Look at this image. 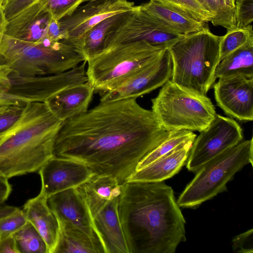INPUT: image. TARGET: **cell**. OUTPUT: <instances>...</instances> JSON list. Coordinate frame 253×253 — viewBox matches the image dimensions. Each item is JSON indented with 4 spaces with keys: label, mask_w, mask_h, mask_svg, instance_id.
Segmentation results:
<instances>
[{
    "label": "cell",
    "mask_w": 253,
    "mask_h": 253,
    "mask_svg": "<svg viewBox=\"0 0 253 253\" xmlns=\"http://www.w3.org/2000/svg\"><path fill=\"white\" fill-rule=\"evenodd\" d=\"M136 99L100 102L63 122L54 139V156L81 162L95 174L111 176L120 184L126 181L139 163L170 133Z\"/></svg>",
    "instance_id": "cell-1"
},
{
    "label": "cell",
    "mask_w": 253,
    "mask_h": 253,
    "mask_svg": "<svg viewBox=\"0 0 253 253\" xmlns=\"http://www.w3.org/2000/svg\"><path fill=\"white\" fill-rule=\"evenodd\" d=\"M119 212L129 253H174L186 240L185 219L164 181L122 183Z\"/></svg>",
    "instance_id": "cell-2"
},
{
    "label": "cell",
    "mask_w": 253,
    "mask_h": 253,
    "mask_svg": "<svg viewBox=\"0 0 253 253\" xmlns=\"http://www.w3.org/2000/svg\"><path fill=\"white\" fill-rule=\"evenodd\" d=\"M62 122L45 102H29L17 121L2 131L0 173L8 179L38 172L53 155V145Z\"/></svg>",
    "instance_id": "cell-3"
},
{
    "label": "cell",
    "mask_w": 253,
    "mask_h": 253,
    "mask_svg": "<svg viewBox=\"0 0 253 253\" xmlns=\"http://www.w3.org/2000/svg\"><path fill=\"white\" fill-rule=\"evenodd\" d=\"M222 36L212 33L207 25L187 35L169 48L172 63L171 80L189 91L206 95L215 82L220 62L219 44Z\"/></svg>",
    "instance_id": "cell-4"
},
{
    "label": "cell",
    "mask_w": 253,
    "mask_h": 253,
    "mask_svg": "<svg viewBox=\"0 0 253 253\" xmlns=\"http://www.w3.org/2000/svg\"><path fill=\"white\" fill-rule=\"evenodd\" d=\"M0 55L12 72L25 77L63 73L85 61L79 50L62 41L45 45L6 34L0 44Z\"/></svg>",
    "instance_id": "cell-5"
},
{
    "label": "cell",
    "mask_w": 253,
    "mask_h": 253,
    "mask_svg": "<svg viewBox=\"0 0 253 253\" xmlns=\"http://www.w3.org/2000/svg\"><path fill=\"white\" fill-rule=\"evenodd\" d=\"M166 48L143 41L105 48L87 61V82L101 93L119 86L133 74L160 56Z\"/></svg>",
    "instance_id": "cell-6"
},
{
    "label": "cell",
    "mask_w": 253,
    "mask_h": 253,
    "mask_svg": "<svg viewBox=\"0 0 253 253\" xmlns=\"http://www.w3.org/2000/svg\"><path fill=\"white\" fill-rule=\"evenodd\" d=\"M122 184L95 174L76 188L82 196L106 253H129L119 212Z\"/></svg>",
    "instance_id": "cell-7"
},
{
    "label": "cell",
    "mask_w": 253,
    "mask_h": 253,
    "mask_svg": "<svg viewBox=\"0 0 253 253\" xmlns=\"http://www.w3.org/2000/svg\"><path fill=\"white\" fill-rule=\"evenodd\" d=\"M253 141L242 140L213 157L196 172L180 195L179 207L194 208L226 190L227 183L248 164L253 166Z\"/></svg>",
    "instance_id": "cell-8"
},
{
    "label": "cell",
    "mask_w": 253,
    "mask_h": 253,
    "mask_svg": "<svg viewBox=\"0 0 253 253\" xmlns=\"http://www.w3.org/2000/svg\"><path fill=\"white\" fill-rule=\"evenodd\" d=\"M161 87L151 99L152 111L167 130L201 132L214 119L215 107L207 95L185 89L171 80Z\"/></svg>",
    "instance_id": "cell-9"
},
{
    "label": "cell",
    "mask_w": 253,
    "mask_h": 253,
    "mask_svg": "<svg viewBox=\"0 0 253 253\" xmlns=\"http://www.w3.org/2000/svg\"><path fill=\"white\" fill-rule=\"evenodd\" d=\"M196 137L186 167L195 172L206 162L242 140V127L233 118L216 114L209 126Z\"/></svg>",
    "instance_id": "cell-10"
},
{
    "label": "cell",
    "mask_w": 253,
    "mask_h": 253,
    "mask_svg": "<svg viewBox=\"0 0 253 253\" xmlns=\"http://www.w3.org/2000/svg\"><path fill=\"white\" fill-rule=\"evenodd\" d=\"M86 61L66 72L45 76L25 77L11 72L10 88L7 93L25 103L45 102L67 87L87 81Z\"/></svg>",
    "instance_id": "cell-11"
},
{
    "label": "cell",
    "mask_w": 253,
    "mask_h": 253,
    "mask_svg": "<svg viewBox=\"0 0 253 253\" xmlns=\"http://www.w3.org/2000/svg\"><path fill=\"white\" fill-rule=\"evenodd\" d=\"M129 0H89L60 21V41L75 47L90 29L105 19L136 9Z\"/></svg>",
    "instance_id": "cell-12"
},
{
    "label": "cell",
    "mask_w": 253,
    "mask_h": 253,
    "mask_svg": "<svg viewBox=\"0 0 253 253\" xmlns=\"http://www.w3.org/2000/svg\"><path fill=\"white\" fill-rule=\"evenodd\" d=\"M184 36L161 26L137 6L124 21L106 36L103 49L119 43L139 41L169 48Z\"/></svg>",
    "instance_id": "cell-13"
},
{
    "label": "cell",
    "mask_w": 253,
    "mask_h": 253,
    "mask_svg": "<svg viewBox=\"0 0 253 253\" xmlns=\"http://www.w3.org/2000/svg\"><path fill=\"white\" fill-rule=\"evenodd\" d=\"M172 63L169 48L119 86L101 93L100 102L135 98L162 86L172 77Z\"/></svg>",
    "instance_id": "cell-14"
},
{
    "label": "cell",
    "mask_w": 253,
    "mask_h": 253,
    "mask_svg": "<svg viewBox=\"0 0 253 253\" xmlns=\"http://www.w3.org/2000/svg\"><path fill=\"white\" fill-rule=\"evenodd\" d=\"M212 87L216 104L225 114L240 122L253 121V78H220Z\"/></svg>",
    "instance_id": "cell-15"
},
{
    "label": "cell",
    "mask_w": 253,
    "mask_h": 253,
    "mask_svg": "<svg viewBox=\"0 0 253 253\" xmlns=\"http://www.w3.org/2000/svg\"><path fill=\"white\" fill-rule=\"evenodd\" d=\"M41 189L47 198L57 193L76 188L85 182L95 173L79 161L53 156L40 169Z\"/></svg>",
    "instance_id": "cell-16"
},
{
    "label": "cell",
    "mask_w": 253,
    "mask_h": 253,
    "mask_svg": "<svg viewBox=\"0 0 253 253\" xmlns=\"http://www.w3.org/2000/svg\"><path fill=\"white\" fill-rule=\"evenodd\" d=\"M47 203L58 219L66 221L100 244L106 251L94 227L85 204L76 188L54 194L47 198Z\"/></svg>",
    "instance_id": "cell-17"
},
{
    "label": "cell",
    "mask_w": 253,
    "mask_h": 253,
    "mask_svg": "<svg viewBox=\"0 0 253 253\" xmlns=\"http://www.w3.org/2000/svg\"><path fill=\"white\" fill-rule=\"evenodd\" d=\"M23 211L28 221L31 223L44 241L48 253H54L59 237L58 219L47 203V197L41 189L35 197L25 203Z\"/></svg>",
    "instance_id": "cell-18"
},
{
    "label": "cell",
    "mask_w": 253,
    "mask_h": 253,
    "mask_svg": "<svg viewBox=\"0 0 253 253\" xmlns=\"http://www.w3.org/2000/svg\"><path fill=\"white\" fill-rule=\"evenodd\" d=\"M194 141L181 144L147 166L135 170L126 181L160 182L171 178L185 165Z\"/></svg>",
    "instance_id": "cell-19"
},
{
    "label": "cell",
    "mask_w": 253,
    "mask_h": 253,
    "mask_svg": "<svg viewBox=\"0 0 253 253\" xmlns=\"http://www.w3.org/2000/svg\"><path fill=\"white\" fill-rule=\"evenodd\" d=\"M94 90L87 81L59 91L45 102L53 114L61 122L88 110Z\"/></svg>",
    "instance_id": "cell-20"
},
{
    "label": "cell",
    "mask_w": 253,
    "mask_h": 253,
    "mask_svg": "<svg viewBox=\"0 0 253 253\" xmlns=\"http://www.w3.org/2000/svg\"><path fill=\"white\" fill-rule=\"evenodd\" d=\"M138 6L161 26L183 36L198 32L207 25V23L189 18L150 0Z\"/></svg>",
    "instance_id": "cell-21"
},
{
    "label": "cell",
    "mask_w": 253,
    "mask_h": 253,
    "mask_svg": "<svg viewBox=\"0 0 253 253\" xmlns=\"http://www.w3.org/2000/svg\"><path fill=\"white\" fill-rule=\"evenodd\" d=\"M57 219L59 233L54 253H105L102 246L87 234L71 223Z\"/></svg>",
    "instance_id": "cell-22"
},
{
    "label": "cell",
    "mask_w": 253,
    "mask_h": 253,
    "mask_svg": "<svg viewBox=\"0 0 253 253\" xmlns=\"http://www.w3.org/2000/svg\"><path fill=\"white\" fill-rule=\"evenodd\" d=\"M132 11L108 17L96 25L83 36L76 44L75 48L82 53L86 62L103 49L106 36L124 21Z\"/></svg>",
    "instance_id": "cell-23"
},
{
    "label": "cell",
    "mask_w": 253,
    "mask_h": 253,
    "mask_svg": "<svg viewBox=\"0 0 253 253\" xmlns=\"http://www.w3.org/2000/svg\"><path fill=\"white\" fill-rule=\"evenodd\" d=\"M253 78V40L233 51L218 64L215 78Z\"/></svg>",
    "instance_id": "cell-24"
},
{
    "label": "cell",
    "mask_w": 253,
    "mask_h": 253,
    "mask_svg": "<svg viewBox=\"0 0 253 253\" xmlns=\"http://www.w3.org/2000/svg\"><path fill=\"white\" fill-rule=\"evenodd\" d=\"M162 7L179 13L194 20L207 23L214 16L196 0H150Z\"/></svg>",
    "instance_id": "cell-25"
},
{
    "label": "cell",
    "mask_w": 253,
    "mask_h": 253,
    "mask_svg": "<svg viewBox=\"0 0 253 253\" xmlns=\"http://www.w3.org/2000/svg\"><path fill=\"white\" fill-rule=\"evenodd\" d=\"M13 236L18 253H48L44 241L28 221Z\"/></svg>",
    "instance_id": "cell-26"
},
{
    "label": "cell",
    "mask_w": 253,
    "mask_h": 253,
    "mask_svg": "<svg viewBox=\"0 0 253 253\" xmlns=\"http://www.w3.org/2000/svg\"><path fill=\"white\" fill-rule=\"evenodd\" d=\"M196 136L193 131L190 130L170 131L169 135L164 141L139 163L135 170L147 166L181 144L190 140H194Z\"/></svg>",
    "instance_id": "cell-27"
},
{
    "label": "cell",
    "mask_w": 253,
    "mask_h": 253,
    "mask_svg": "<svg viewBox=\"0 0 253 253\" xmlns=\"http://www.w3.org/2000/svg\"><path fill=\"white\" fill-rule=\"evenodd\" d=\"M253 40V27L251 24L244 28L236 27L227 30L219 44L220 61L227 55Z\"/></svg>",
    "instance_id": "cell-28"
},
{
    "label": "cell",
    "mask_w": 253,
    "mask_h": 253,
    "mask_svg": "<svg viewBox=\"0 0 253 253\" xmlns=\"http://www.w3.org/2000/svg\"><path fill=\"white\" fill-rule=\"evenodd\" d=\"M89 0H39L42 15L48 13L51 18L60 21L72 15L81 4Z\"/></svg>",
    "instance_id": "cell-29"
},
{
    "label": "cell",
    "mask_w": 253,
    "mask_h": 253,
    "mask_svg": "<svg viewBox=\"0 0 253 253\" xmlns=\"http://www.w3.org/2000/svg\"><path fill=\"white\" fill-rule=\"evenodd\" d=\"M51 18L48 13L41 15L14 37L34 43L41 42L46 38Z\"/></svg>",
    "instance_id": "cell-30"
},
{
    "label": "cell",
    "mask_w": 253,
    "mask_h": 253,
    "mask_svg": "<svg viewBox=\"0 0 253 253\" xmlns=\"http://www.w3.org/2000/svg\"><path fill=\"white\" fill-rule=\"evenodd\" d=\"M204 8L214 16L211 23L230 30L236 27L235 17L220 4L218 0H196Z\"/></svg>",
    "instance_id": "cell-31"
},
{
    "label": "cell",
    "mask_w": 253,
    "mask_h": 253,
    "mask_svg": "<svg viewBox=\"0 0 253 253\" xmlns=\"http://www.w3.org/2000/svg\"><path fill=\"white\" fill-rule=\"evenodd\" d=\"M27 221L23 210L17 208L12 213L0 219V237L12 235Z\"/></svg>",
    "instance_id": "cell-32"
},
{
    "label": "cell",
    "mask_w": 253,
    "mask_h": 253,
    "mask_svg": "<svg viewBox=\"0 0 253 253\" xmlns=\"http://www.w3.org/2000/svg\"><path fill=\"white\" fill-rule=\"evenodd\" d=\"M253 0H235L236 27L244 28L253 21Z\"/></svg>",
    "instance_id": "cell-33"
},
{
    "label": "cell",
    "mask_w": 253,
    "mask_h": 253,
    "mask_svg": "<svg viewBox=\"0 0 253 253\" xmlns=\"http://www.w3.org/2000/svg\"><path fill=\"white\" fill-rule=\"evenodd\" d=\"M234 252L241 253L253 252V229H251L235 237L232 241Z\"/></svg>",
    "instance_id": "cell-34"
},
{
    "label": "cell",
    "mask_w": 253,
    "mask_h": 253,
    "mask_svg": "<svg viewBox=\"0 0 253 253\" xmlns=\"http://www.w3.org/2000/svg\"><path fill=\"white\" fill-rule=\"evenodd\" d=\"M26 103L12 95L0 94V115L20 111Z\"/></svg>",
    "instance_id": "cell-35"
},
{
    "label": "cell",
    "mask_w": 253,
    "mask_h": 253,
    "mask_svg": "<svg viewBox=\"0 0 253 253\" xmlns=\"http://www.w3.org/2000/svg\"><path fill=\"white\" fill-rule=\"evenodd\" d=\"M37 0H11L4 8L8 22Z\"/></svg>",
    "instance_id": "cell-36"
},
{
    "label": "cell",
    "mask_w": 253,
    "mask_h": 253,
    "mask_svg": "<svg viewBox=\"0 0 253 253\" xmlns=\"http://www.w3.org/2000/svg\"><path fill=\"white\" fill-rule=\"evenodd\" d=\"M12 70L5 64H0V94H7L10 88L9 75Z\"/></svg>",
    "instance_id": "cell-37"
},
{
    "label": "cell",
    "mask_w": 253,
    "mask_h": 253,
    "mask_svg": "<svg viewBox=\"0 0 253 253\" xmlns=\"http://www.w3.org/2000/svg\"><path fill=\"white\" fill-rule=\"evenodd\" d=\"M21 111L0 115V132L8 128L17 121L20 115Z\"/></svg>",
    "instance_id": "cell-38"
},
{
    "label": "cell",
    "mask_w": 253,
    "mask_h": 253,
    "mask_svg": "<svg viewBox=\"0 0 253 253\" xmlns=\"http://www.w3.org/2000/svg\"><path fill=\"white\" fill-rule=\"evenodd\" d=\"M0 253H18L13 235L0 237Z\"/></svg>",
    "instance_id": "cell-39"
},
{
    "label": "cell",
    "mask_w": 253,
    "mask_h": 253,
    "mask_svg": "<svg viewBox=\"0 0 253 253\" xmlns=\"http://www.w3.org/2000/svg\"><path fill=\"white\" fill-rule=\"evenodd\" d=\"M12 191L8 178L0 173V206L3 205Z\"/></svg>",
    "instance_id": "cell-40"
},
{
    "label": "cell",
    "mask_w": 253,
    "mask_h": 253,
    "mask_svg": "<svg viewBox=\"0 0 253 253\" xmlns=\"http://www.w3.org/2000/svg\"><path fill=\"white\" fill-rule=\"evenodd\" d=\"M59 21L51 18L47 28L46 38L53 42L60 41Z\"/></svg>",
    "instance_id": "cell-41"
},
{
    "label": "cell",
    "mask_w": 253,
    "mask_h": 253,
    "mask_svg": "<svg viewBox=\"0 0 253 253\" xmlns=\"http://www.w3.org/2000/svg\"><path fill=\"white\" fill-rule=\"evenodd\" d=\"M8 22L6 18L4 8L0 6V44L6 34Z\"/></svg>",
    "instance_id": "cell-42"
},
{
    "label": "cell",
    "mask_w": 253,
    "mask_h": 253,
    "mask_svg": "<svg viewBox=\"0 0 253 253\" xmlns=\"http://www.w3.org/2000/svg\"><path fill=\"white\" fill-rule=\"evenodd\" d=\"M222 7L235 17V0H218Z\"/></svg>",
    "instance_id": "cell-43"
},
{
    "label": "cell",
    "mask_w": 253,
    "mask_h": 253,
    "mask_svg": "<svg viewBox=\"0 0 253 253\" xmlns=\"http://www.w3.org/2000/svg\"><path fill=\"white\" fill-rule=\"evenodd\" d=\"M17 208L6 206V205H0V219L15 211Z\"/></svg>",
    "instance_id": "cell-44"
},
{
    "label": "cell",
    "mask_w": 253,
    "mask_h": 253,
    "mask_svg": "<svg viewBox=\"0 0 253 253\" xmlns=\"http://www.w3.org/2000/svg\"><path fill=\"white\" fill-rule=\"evenodd\" d=\"M11 0H0V6L5 8Z\"/></svg>",
    "instance_id": "cell-45"
},
{
    "label": "cell",
    "mask_w": 253,
    "mask_h": 253,
    "mask_svg": "<svg viewBox=\"0 0 253 253\" xmlns=\"http://www.w3.org/2000/svg\"><path fill=\"white\" fill-rule=\"evenodd\" d=\"M1 135H2V132H0V139L1 137Z\"/></svg>",
    "instance_id": "cell-46"
}]
</instances>
